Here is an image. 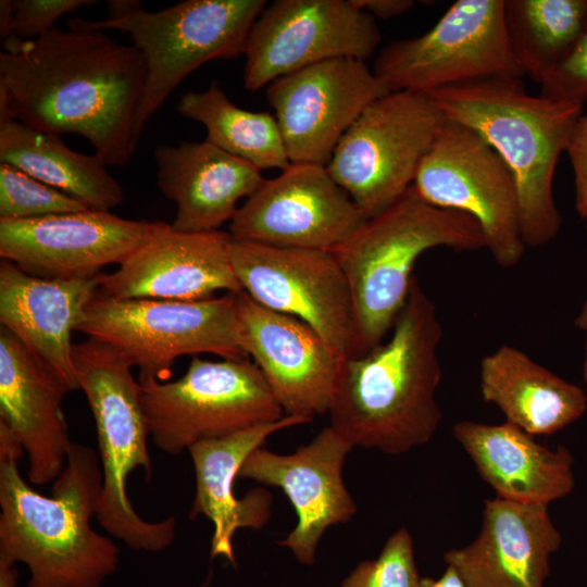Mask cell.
Segmentation results:
<instances>
[{"instance_id":"obj_17","label":"cell","mask_w":587,"mask_h":587,"mask_svg":"<svg viewBox=\"0 0 587 587\" xmlns=\"http://www.w3.org/2000/svg\"><path fill=\"white\" fill-rule=\"evenodd\" d=\"M228 232H185L164 221L150 223L118 267L101 273L99 291L114 299L195 301L215 291L242 290L230 262Z\"/></svg>"},{"instance_id":"obj_15","label":"cell","mask_w":587,"mask_h":587,"mask_svg":"<svg viewBox=\"0 0 587 587\" xmlns=\"http://www.w3.org/2000/svg\"><path fill=\"white\" fill-rule=\"evenodd\" d=\"M389 92L365 61L338 58L276 78L265 96L290 163L326 166L351 125Z\"/></svg>"},{"instance_id":"obj_29","label":"cell","mask_w":587,"mask_h":587,"mask_svg":"<svg viewBox=\"0 0 587 587\" xmlns=\"http://www.w3.org/2000/svg\"><path fill=\"white\" fill-rule=\"evenodd\" d=\"M504 24L517 65L541 84L587 30V0H504Z\"/></svg>"},{"instance_id":"obj_19","label":"cell","mask_w":587,"mask_h":587,"mask_svg":"<svg viewBox=\"0 0 587 587\" xmlns=\"http://www.w3.org/2000/svg\"><path fill=\"white\" fill-rule=\"evenodd\" d=\"M150 223L86 209L28 220H0V257L45 278H89L120 264Z\"/></svg>"},{"instance_id":"obj_33","label":"cell","mask_w":587,"mask_h":587,"mask_svg":"<svg viewBox=\"0 0 587 587\" xmlns=\"http://www.w3.org/2000/svg\"><path fill=\"white\" fill-rule=\"evenodd\" d=\"M95 3V0H13L10 38L32 40L41 37L55 28L61 16Z\"/></svg>"},{"instance_id":"obj_1","label":"cell","mask_w":587,"mask_h":587,"mask_svg":"<svg viewBox=\"0 0 587 587\" xmlns=\"http://www.w3.org/2000/svg\"><path fill=\"white\" fill-rule=\"evenodd\" d=\"M0 53V121L86 138L108 166L132 160L146 80L142 53L104 30L54 28L9 38Z\"/></svg>"},{"instance_id":"obj_8","label":"cell","mask_w":587,"mask_h":587,"mask_svg":"<svg viewBox=\"0 0 587 587\" xmlns=\"http://www.w3.org/2000/svg\"><path fill=\"white\" fill-rule=\"evenodd\" d=\"M139 369V378L167 382L176 359L211 353L249 358L240 342L237 294L195 301L114 299L99 290L76 327Z\"/></svg>"},{"instance_id":"obj_36","label":"cell","mask_w":587,"mask_h":587,"mask_svg":"<svg viewBox=\"0 0 587 587\" xmlns=\"http://www.w3.org/2000/svg\"><path fill=\"white\" fill-rule=\"evenodd\" d=\"M355 2L372 16L380 18L401 15L414 5L412 0H355Z\"/></svg>"},{"instance_id":"obj_14","label":"cell","mask_w":587,"mask_h":587,"mask_svg":"<svg viewBox=\"0 0 587 587\" xmlns=\"http://www.w3.org/2000/svg\"><path fill=\"white\" fill-rule=\"evenodd\" d=\"M382 40L355 0H276L247 38L243 85L255 92L278 77L338 58L366 61Z\"/></svg>"},{"instance_id":"obj_27","label":"cell","mask_w":587,"mask_h":587,"mask_svg":"<svg viewBox=\"0 0 587 587\" xmlns=\"http://www.w3.org/2000/svg\"><path fill=\"white\" fill-rule=\"evenodd\" d=\"M479 387L485 402L495 404L507 422L533 436L558 433L587 409V396L579 386L510 345L482 359Z\"/></svg>"},{"instance_id":"obj_24","label":"cell","mask_w":587,"mask_h":587,"mask_svg":"<svg viewBox=\"0 0 587 587\" xmlns=\"http://www.w3.org/2000/svg\"><path fill=\"white\" fill-rule=\"evenodd\" d=\"M311 421L284 415L278 421L201 440L188 448L196 479L189 519L203 515L212 522L213 558L223 557L235 565L233 538L237 529H260L271 516L272 497L264 488H254L241 499L235 496L234 483L246 459L275 432Z\"/></svg>"},{"instance_id":"obj_25","label":"cell","mask_w":587,"mask_h":587,"mask_svg":"<svg viewBox=\"0 0 587 587\" xmlns=\"http://www.w3.org/2000/svg\"><path fill=\"white\" fill-rule=\"evenodd\" d=\"M154 160L158 187L176 205L172 225L185 232L218 230L264 180L261 170L207 139L158 146Z\"/></svg>"},{"instance_id":"obj_6","label":"cell","mask_w":587,"mask_h":587,"mask_svg":"<svg viewBox=\"0 0 587 587\" xmlns=\"http://www.w3.org/2000/svg\"><path fill=\"white\" fill-rule=\"evenodd\" d=\"M73 359L79 389L96 423L102 470L96 519L112 537L133 550H165L175 537V519L143 520L127 492L132 472L142 469L148 482L153 473L148 450L150 432L133 366L112 347L91 338L74 344Z\"/></svg>"},{"instance_id":"obj_41","label":"cell","mask_w":587,"mask_h":587,"mask_svg":"<svg viewBox=\"0 0 587 587\" xmlns=\"http://www.w3.org/2000/svg\"><path fill=\"white\" fill-rule=\"evenodd\" d=\"M586 333V339H585V357H584V364H583V375L585 383L587 384V332Z\"/></svg>"},{"instance_id":"obj_39","label":"cell","mask_w":587,"mask_h":587,"mask_svg":"<svg viewBox=\"0 0 587 587\" xmlns=\"http://www.w3.org/2000/svg\"><path fill=\"white\" fill-rule=\"evenodd\" d=\"M17 575L15 565L0 562V587H16Z\"/></svg>"},{"instance_id":"obj_12","label":"cell","mask_w":587,"mask_h":587,"mask_svg":"<svg viewBox=\"0 0 587 587\" xmlns=\"http://www.w3.org/2000/svg\"><path fill=\"white\" fill-rule=\"evenodd\" d=\"M373 72L390 91L426 95L482 78L524 76L508 41L504 0L455 1L425 34L385 46Z\"/></svg>"},{"instance_id":"obj_2","label":"cell","mask_w":587,"mask_h":587,"mask_svg":"<svg viewBox=\"0 0 587 587\" xmlns=\"http://www.w3.org/2000/svg\"><path fill=\"white\" fill-rule=\"evenodd\" d=\"M441 339L436 305L414 277L389 337L342 360L329 426L353 447L387 454L427 444L444 419L436 398L442 376Z\"/></svg>"},{"instance_id":"obj_31","label":"cell","mask_w":587,"mask_h":587,"mask_svg":"<svg viewBox=\"0 0 587 587\" xmlns=\"http://www.w3.org/2000/svg\"><path fill=\"white\" fill-rule=\"evenodd\" d=\"M86 209L61 190L0 162V220H28Z\"/></svg>"},{"instance_id":"obj_13","label":"cell","mask_w":587,"mask_h":587,"mask_svg":"<svg viewBox=\"0 0 587 587\" xmlns=\"http://www.w3.org/2000/svg\"><path fill=\"white\" fill-rule=\"evenodd\" d=\"M229 255L242 290L254 301L303 321L341 359L358 355L351 291L330 251L232 239Z\"/></svg>"},{"instance_id":"obj_28","label":"cell","mask_w":587,"mask_h":587,"mask_svg":"<svg viewBox=\"0 0 587 587\" xmlns=\"http://www.w3.org/2000/svg\"><path fill=\"white\" fill-rule=\"evenodd\" d=\"M0 162L20 168L91 210L110 211L125 200L122 186L98 154L76 152L59 135L16 120L0 121Z\"/></svg>"},{"instance_id":"obj_38","label":"cell","mask_w":587,"mask_h":587,"mask_svg":"<svg viewBox=\"0 0 587 587\" xmlns=\"http://www.w3.org/2000/svg\"><path fill=\"white\" fill-rule=\"evenodd\" d=\"M13 21V0L0 1V35L4 41L11 37V27Z\"/></svg>"},{"instance_id":"obj_23","label":"cell","mask_w":587,"mask_h":587,"mask_svg":"<svg viewBox=\"0 0 587 587\" xmlns=\"http://www.w3.org/2000/svg\"><path fill=\"white\" fill-rule=\"evenodd\" d=\"M89 278H45L0 263V323L66 386L78 390L72 333L99 290Z\"/></svg>"},{"instance_id":"obj_10","label":"cell","mask_w":587,"mask_h":587,"mask_svg":"<svg viewBox=\"0 0 587 587\" xmlns=\"http://www.w3.org/2000/svg\"><path fill=\"white\" fill-rule=\"evenodd\" d=\"M444 121L428 95L390 91L346 132L326 168L365 217H372L413 185Z\"/></svg>"},{"instance_id":"obj_40","label":"cell","mask_w":587,"mask_h":587,"mask_svg":"<svg viewBox=\"0 0 587 587\" xmlns=\"http://www.w3.org/2000/svg\"><path fill=\"white\" fill-rule=\"evenodd\" d=\"M574 324L578 329L587 332V295L575 317Z\"/></svg>"},{"instance_id":"obj_9","label":"cell","mask_w":587,"mask_h":587,"mask_svg":"<svg viewBox=\"0 0 587 587\" xmlns=\"http://www.w3.org/2000/svg\"><path fill=\"white\" fill-rule=\"evenodd\" d=\"M138 380L150 437L170 455H178L198 441L284 416L249 358L209 361L192 357L186 373L176 380Z\"/></svg>"},{"instance_id":"obj_21","label":"cell","mask_w":587,"mask_h":587,"mask_svg":"<svg viewBox=\"0 0 587 587\" xmlns=\"http://www.w3.org/2000/svg\"><path fill=\"white\" fill-rule=\"evenodd\" d=\"M562 536L548 505L485 500L478 536L444 554L466 587H544Z\"/></svg>"},{"instance_id":"obj_32","label":"cell","mask_w":587,"mask_h":587,"mask_svg":"<svg viewBox=\"0 0 587 587\" xmlns=\"http://www.w3.org/2000/svg\"><path fill=\"white\" fill-rule=\"evenodd\" d=\"M410 532L399 528L386 540L379 555L357 565L341 587H421Z\"/></svg>"},{"instance_id":"obj_4","label":"cell","mask_w":587,"mask_h":587,"mask_svg":"<svg viewBox=\"0 0 587 587\" xmlns=\"http://www.w3.org/2000/svg\"><path fill=\"white\" fill-rule=\"evenodd\" d=\"M428 96L446 120L477 133L508 166L526 247L553 240L562 225L552 190L555 166L584 104L532 96L514 76L465 82Z\"/></svg>"},{"instance_id":"obj_11","label":"cell","mask_w":587,"mask_h":587,"mask_svg":"<svg viewBox=\"0 0 587 587\" xmlns=\"http://www.w3.org/2000/svg\"><path fill=\"white\" fill-rule=\"evenodd\" d=\"M413 187L426 202L473 217L494 261L503 268L524 257L515 180L494 149L473 129L446 120L424 157Z\"/></svg>"},{"instance_id":"obj_26","label":"cell","mask_w":587,"mask_h":587,"mask_svg":"<svg viewBox=\"0 0 587 587\" xmlns=\"http://www.w3.org/2000/svg\"><path fill=\"white\" fill-rule=\"evenodd\" d=\"M452 433L497 497L549 505L575 487L574 459L564 446L549 448L507 421L463 420Z\"/></svg>"},{"instance_id":"obj_37","label":"cell","mask_w":587,"mask_h":587,"mask_svg":"<svg viewBox=\"0 0 587 587\" xmlns=\"http://www.w3.org/2000/svg\"><path fill=\"white\" fill-rule=\"evenodd\" d=\"M421 587H466L455 571L447 566L439 578L424 577L421 579Z\"/></svg>"},{"instance_id":"obj_34","label":"cell","mask_w":587,"mask_h":587,"mask_svg":"<svg viewBox=\"0 0 587 587\" xmlns=\"http://www.w3.org/2000/svg\"><path fill=\"white\" fill-rule=\"evenodd\" d=\"M540 96L564 102L587 101V30L569 58L541 84Z\"/></svg>"},{"instance_id":"obj_16","label":"cell","mask_w":587,"mask_h":587,"mask_svg":"<svg viewBox=\"0 0 587 587\" xmlns=\"http://www.w3.org/2000/svg\"><path fill=\"white\" fill-rule=\"evenodd\" d=\"M365 221L326 166L290 163L239 207L228 233L236 240L332 251Z\"/></svg>"},{"instance_id":"obj_35","label":"cell","mask_w":587,"mask_h":587,"mask_svg":"<svg viewBox=\"0 0 587 587\" xmlns=\"http://www.w3.org/2000/svg\"><path fill=\"white\" fill-rule=\"evenodd\" d=\"M565 152L574 175L575 208L587 224V114L575 123Z\"/></svg>"},{"instance_id":"obj_30","label":"cell","mask_w":587,"mask_h":587,"mask_svg":"<svg viewBox=\"0 0 587 587\" xmlns=\"http://www.w3.org/2000/svg\"><path fill=\"white\" fill-rule=\"evenodd\" d=\"M176 111L201 123L208 141L261 171L290 165L275 116L237 107L216 82L203 91L183 95Z\"/></svg>"},{"instance_id":"obj_7","label":"cell","mask_w":587,"mask_h":587,"mask_svg":"<svg viewBox=\"0 0 587 587\" xmlns=\"http://www.w3.org/2000/svg\"><path fill=\"white\" fill-rule=\"evenodd\" d=\"M265 0H184L159 11L138 0H110L103 20L70 18L67 28L128 34L142 53L147 74L135 116L139 140L171 92L202 64L243 55L250 29Z\"/></svg>"},{"instance_id":"obj_20","label":"cell","mask_w":587,"mask_h":587,"mask_svg":"<svg viewBox=\"0 0 587 587\" xmlns=\"http://www.w3.org/2000/svg\"><path fill=\"white\" fill-rule=\"evenodd\" d=\"M354 447L332 426L290 454L258 448L240 467L239 478L279 487L289 498L298 516L295 528L278 541L307 565L314 562L324 532L349 522L357 504L348 491L342 467Z\"/></svg>"},{"instance_id":"obj_5","label":"cell","mask_w":587,"mask_h":587,"mask_svg":"<svg viewBox=\"0 0 587 587\" xmlns=\"http://www.w3.org/2000/svg\"><path fill=\"white\" fill-rule=\"evenodd\" d=\"M437 247L476 251L485 249V239L473 217L426 202L412 185L330 251L351 291L358 355L389 335L408 301L417 259Z\"/></svg>"},{"instance_id":"obj_3","label":"cell","mask_w":587,"mask_h":587,"mask_svg":"<svg viewBox=\"0 0 587 587\" xmlns=\"http://www.w3.org/2000/svg\"><path fill=\"white\" fill-rule=\"evenodd\" d=\"M23 454L0 422V562L26 565L28 587H101L120 550L91 526L102 488L96 451L73 442L50 496L22 477Z\"/></svg>"},{"instance_id":"obj_18","label":"cell","mask_w":587,"mask_h":587,"mask_svg":"<svg viewBox=\"0 0 587 587\" xmlns=\"http://www.w3.org/2000/svg\"><path fill=\"white\" fill-rule=\"evenodd\" d=\"M239 337L284 415L313 419L328 413L341 359L303 321L273 311L247 292L237 294Z\"/></svg>"},{"instance_id":"obj_22","label":"cell","mask_w":587,"mask_h":587,"mask_svg":"<svg viewBox=\"0 0 587 587\" xmlns=\"http://www.w3.org/2000/svg\"><path fill=\"white\" fill-rule=\"evenodd\" d=\"M71 390L7 328L0 329V422L27 457L33 485L54 482L73 442L62 402Z\"/></svg>"}]
</instances>
